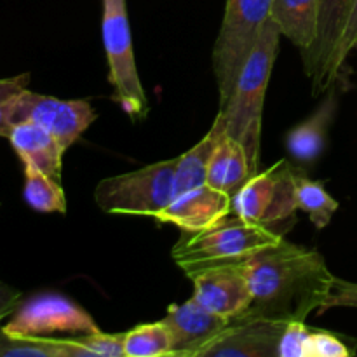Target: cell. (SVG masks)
Instances as JSON below:
<instances>
[{"mask_svg": "<svg viewBox=\"0 0 357 357\" xmlns=\"http://www.w3.org/2000/svg\"><path fill=\"white\" fill-rule=\"evenodd\" d=\"M244 267L251 305L241 319L305 321L310 314H319L335 284L319 251L284 239L244 260Z\"/></svg>", "mask_w": 357, "mask_h": 357, "instance_id": "cell-1", "label": "cell"}, {"mask_svg": "<svg viewBox=\"0 0 357 357\" xmlns=\"http://www.w3.org/2000/svg\"><path fill=\"white\" fill-rule=\"evenodd\" d=\"M281 37V30L271 17L261 28L257 44L241 70L229 101L220 107L218 112L225 135L243 145L253 176L260 171L265 94L271 82Z\"/></svg>", "mask_w": 357, "mask_h": 357, "instance_id": "cell-2", "label": "cell"}, {"mask_svg": "<svg viewBox=\"0 0 357 357\" xmlns=\"http://www.w3.org/2000/svg\"><path fill=\"white\" fill-rule=\"evenodd\" d=\"M281 239H284L281 234L230 213L209 229L181 234L171 255L174 264L187 274L206 265L244 261Z\"/></svg>", "mask_w": 357, "mask_h": 357, "instance_id": "cell-3", "label": "cell"}, {"mask_svg": "<svg viewBox=\"0 0 357 357\" xmlns=\"http://www.w3.org/2000/svg\"><path fill=\"white\" fill-rule=\"evenodd\" d=\"M176 159L101 180L94 188L98 208L110 215L155 218L178 195Z\"/></svg>", "mask_w": 357, "mask_h": 357, "instance_id": "cell-4", "label": "cell"}, {"mask_svg": "<svg viewBox=\"0 0 357 357\" xmlns=\"http://www.w3.org/2000/svg\"><path fill=\"white\" fill-rule=\"evenodd\" d=\"M272 2L274 0H227L222 28L213 49L220 107L229 101L261 28L271 20Z\"/></svg>", "mask_w": 357, "mask_h": 357, "instance_id": "cell-5", "label": "cell"}, {"mask_svg": "<svg viewBox=\"0 0 357 357\" xmlns=\"http://www.w3.org/2000/svg\"><path fill=\"white\" fill-rule=\"evenodd\" d=\"M101 33L114 100L132 121H143L149 115L150 107L135 59L126 0H103Z\"/></svg>", "mask_w": 357, "mask_h": 357, "instance_id": "cell-6", "label": "cell"}, {"mask_svg": "<svg viewBox=\"0 0 357 357\" xmlns=\"http://www.w3.org/2000/svg\"><path fill=\"white\" fill-rule=\"evenodd\" d=\"M296 211L293 167L286 160L274 164L264 173L258 171L232 197L234 215L274 232L279 223L295 222Z\"/></svg>", "mask_w": 357, "mask_h": 357, "instance_id": "cell-7", "label": "cell"}, {"mask_svg": "<svg viewBox=\"0 0 357 357\" xmlns=\"http://www.w3.org/2000/svg\"><path fill=\"white\" fill-rule=\"evenodd\" d=\"M3 331L13 337L51 338L54 335L84 337L100 331L87 310L59 293H42L21 303Z\"/></svg>", "mask_w": 357, "mask_h": 357, "instance_id": "cell-8", "label": "cell"}, {"mask_svg": "<svg viewBox=\"0 0 357 357\" xmlns=\"http://www.w3.org/2000/svg\"><path fill=\"white\" fill-rule=\"evenodd\" d=\"M96 117V110L87 100H59L28 89L17 94L9 110L10 124L33 122L40 126L65 152L87 131Z\"/></svg>", "mask_w": 357, "mask_h": 357, "instance_id": "cell-9", "label": "cell"}, {"mask_svg": "<svg viewBox=\"0 0 357 357\" xmlns=\"http://www.w3.org/2000/svg\"><path fill=\"white\" fill-rule=\"evenodd\" d=\"M194 298L229 321L241 319L251 305V288L244 261L215 264L187 272Z\"/></svg>", "mask_w": 357, "mask_h": 357, "instance_id": "cell-10", "label": "cell"}, {"mask_svg": "<svg viewBox=\"0 0 357 357\" xmlns=\"http://www.w3.org/2000/svg\"><path fill=\"white\" fill-rule=\"evenodd\" d=\"M173 340V357H197L232 321L206 309L192 296L183 303H171L162 317Z\"/></svg>", "mask_w": 357, "mask_h": 357, "instance_id": "cell-11", "label": "cell"}, {"mask_svg": "<svg viewBox=\"0 0 357 357\" xmlns=\"http://www.w3.org/2000/svg\"><path fill=\"white\" fill-rule=\"evenodd\" d=\"M288 323L272 319H237L197 357H278L279 342Z\"/></svg>", "mask_w": 357, "mask_h": 357, "instance_id": "cell-12", "label": "cell"}, {"mask_svg": "<svg viewBox=\"0 0 357 357\" xmlns=\"http://www.w3.org/2000/svg\"><path fill=\"white\" fill-rule=\"evenodd\" d=\"M232 213V197L208 183L180 192L155 216L159 223H173L181 232H199L222 222Z\"/></svg>", "mask_w": 357, "mask_h": 357, "instance_id": "cell-13", "label": "cell"}, {"mask_svg": "<svg viewBox=\"0 0 357 357\" xmlns=\"http://www.w3.org/2000/svg\"><path fill=\"white\" fill-rule=\"evenodd\" d=\"M352 0H319L317 37L312 47L302 56L303 70L312 82V93L326 91V73L340 35L344 31Z\"/></svg>", "mask_w": 357, "mask_h": 357, "instance_id": "cell-14", "label": "cell"}, {"mask_svg": "<svg viewBox=\"0 0 357 357\" xmlns=\"http://www.w3.org/2000/svg\"><path fill=\"white\" fill-rule=\"evenodd\" d=\"M337 114V96L331 89L323 103L286 136V149L300 166H310L323 155L330 126Z\"/></svg>", "mask_w": 357, "mask_h": 357, "instance_id": "cell-15", "label": "cell"}, {"mask_svg": "<svg viewBox=\"0 0 357 357\" xmlns=\"http://www.w3.org/2000/svg\"><path fill=\"white\" fill-rule=\"evenodd\" d=\"M7 139L23 160V166H31L54 180H61L65 150L45 129L33 122H20L13 126V131Z\"/></svg>", "mask_w": 357, "mask_h": 357, "instance_id": "cell-16", "label": "cell"}, {"mask_svg": "<svg viewBox=\"0 0 357 357\" xmlns=\"http://www.w3.org/2000/svg\"><path fill=\"white\" fill-rule=\"evenodd\" d=\"M251 176L253 174L243 145L230 136L223 135L209 160L206 183L234 197Z\"/></svg>", "mask_w": 357, "mask_h": 357, "instance_id": "cell-17", "label": "cell"}, {"mask_svg": "<svg viewBox=\"0 0 357 357\" xmlns=\"http://www.w3.org/2000/svg\"><path fill=\"white\" fill-rule=\"evenodd\" d=\"M271 17L303 56L316 42L319 0H274Z\"/></svg>", "mask_w": 357, "mask_h": 357, "instance_id": "cell-18", "label": "cell"}, {"mask_svg": "<svg viewBox=\"0 0 357 357\" xmlns=\"http://www.w3.org/2000/svg\"><path fill=\"white\" fill-rule=\"evenodd\" d=\"M223 135H225V128H223V122L220 119V115H216L211 129L206 132L204 138L195 143L190 150H187L180 157H176L178 194L183 190H188V188L206 185L209 160H211L213 152H215L216 145H218L220 138Z\"/></svg>", "mask_w": 357, "mask_h": 357, "instance_id": "cell-19", "label": "cell"}, {"mask_svg": "<svg viewBox=\"0 0 357 357\" xmlns=\"http://www.w3.org/2000/svg\"><path fill=\"white\" fill-rule=\"evenodd\" d=\"M293 183H295V201L300 211L307 213L316 229L330 225L338 201L328 194L323 181L310 180L305 174L293 167Z\"/></svg>", "mask_w": 357, "mask_h": 357, "instance_id": "cell-20", "label": "cell"}, {"mask_svg": "<svg viewBox=\"0 0 357 357\" xmlns=\"http://www.w3.org/2000/svg\"><path fill=\"white\" fill-rule=\"evenodd\" d=\"M23 197L31 209L40 213H66L68 208L61 183L31 166H24Z\"/></svg>", "mask_w": 357, "mask_h": 357, "instance_id": "cell-21", "label": "cell"}, {"mask_svg": "<svg viewBox=\"0 0 357 357\" xmlns=\"http://www.w3.org/2000/svg\"><path fill=\"white\" fill-rule=\"evenodd\" d=\"M126 357H173V340L162 321L139 324L126 331Z\"/></svg>", "mask_w": 357, "mask_h": 357, "instance_id": "cell-22", "label": "cell"}, {"mask_svg": "<svg viewBox=\"0 0 357 357\" xmlns=\"http://www.w3.org/2000/svg\"><path fill=\"white\" fill-rule=\"evenodd\" d=\"M0 357H72L70 340L13 337L0 328Z\"/></svg>", "mask_w": 357, "mask_h": 357, "instance_id": "cell-23", "label": "cell"}, {"mask_svg": "<svg viewBox=\"0 0 357 357\" xmlns=\"http://www.w3.org/2000/svg\"><path fill=\"white\" fill-rule=\"evenodd\" d=\"M126 333H96L68 338L72 357H124Z\"/></svg>", "mask_w": 357, "mask_h": 357, "instance_id": "cell-24", "label": "cell"}, {"mask_svg": "<svg viewBox=\"0 0 357 357\" xmlns=\"http://www.w3.org/2000/svg\"><path fill=\"white\" fill-rule=\"evenodd\" d=\"M357 49V0H352L351 10H349L347 21H345L344 31L340 35L337 47H335L333 58H331L330 68L326 73V91L335 87V84L340 80L342 73H344L345 63H347L349 56L352 51Z\"/></svg>", "mask_w": 357, "mask_h": 357, "instance_id": "cell-25", "label": "cell"}, {"mask_svg": "<svg viewBox=\"0 0 357 357\" xmlns=\"http://www.w3.org/2000/svg\"><path fill=\"white\" fill-rule=\"evenodd\" d=\"M354 351L338 335L312 328L307 342V357H351Z\"/></svg>", "mask_w": 357, "mask_h": 357, "instance_id": "cell-26", "label": "cell"}, {"mask_svg": "<svg viewBox=\"0 0 357 357\" xmlns=\"http://www.w3.org/2000/svg\"><path fill=\"white\" fill-rule=\"evenodd\" d=\"M30 82V73L10 77V79H0V136L9 138L13 131V124L9 119V110L13 101L16 100L17 94L23 93Z\"/></svg>", "mask_w": 357, "mask_h": 357, "instance_id": "cell-27", "label": "cell"}, {"mask_svg": "<svg viewBox=\"0 0 357 357\" xmlns=\"http://www.w3.org/2000/svg\"><path fill=\"white\" fill-rule=\"evenodd\" d=\"M312 328L305 321H291L279 342L278 357H307V342Z\"/></svg>", "mask_w": 357, "mask_h": 357, "instance_id": "cell-28", "label": "cell"}, {"mask_svg": "<svg viewBox=\"0 0 357 357\" xmlns=\"http://www.w3.org/2000/svg\"><path fill=\"white\" fill-rule=\"evenodd\" d=\"M337 307H347V309H357V282L345 281V279L335 278L333 289H331L330 298L319 310V316L328 312L330 309Z\"/></svg>", "mask_w": 357, "mask_h": 357, "instance_id": "cell-29", "label": "cell"}, {"mask_svg": "<svg viewBox=\"0 0 357 357\" xmlns=\"http://www.w3.org/2000/svg\"><path fill=\"white\" fill-rule=\"evenodd\" d=\"M21 300H23V293L20 289L0 282V321L16 312L17 307L21 305Z\"/></svg>", "mask_w": 357, "mask_h": 357, "instance_id": "cell-30", "label": "cell"}]
</instances>
